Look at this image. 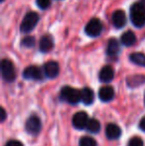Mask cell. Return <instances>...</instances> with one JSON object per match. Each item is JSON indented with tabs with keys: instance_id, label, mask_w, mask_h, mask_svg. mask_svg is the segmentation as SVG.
Returning <instances> with one entry per match:
<instances>
[{
	"instance_id": "obj_1",
	"label": "cell",
	"mask_w": 145,
	"mask_h": 146,
	"mask_svg": "<svg viewBox=\"0 0 145 146\" xmlns=\"http://www.w3.org/2000/svg\"><path fill=\"white\" fill-rule=\"evenodd\" d=\"M129 17L135 27H143L145 25V4L142 2H135L132 4Z\"/></svg>"
},
{
	"instance_id": "obj_2",
	"label": "cell",
	"mask_w": 145,
	"mask_h": 146,
	"mask_svg": "<svg viewBox=\"0 0 145 146\" xmlns=\"http://www.w3.org/2000/svg\"><path fill=\"white\" fill-rule=\"evenodd\" d=\"M60 96L63 100H65L68 104H77L81 102V90L66 86L61 90Z\"/></svg>"
},
{
	"instance_id": "obj_3",
	"label": "cell",
	"mask_w": 145,
	"mask_h": 146,
	"mask_svg": "<svg viewBox=\"0 0 145 146\" xmlns=\"http://www.w3.org/2000/svg\"><path fill=\"white\" fill-rule=\"evenodd\" d=\"M39 21V15L36 12H28L23 18L20 25V31L22 33H29L36 27Z\"/></svg>"
},
{
	"instance_id": "obj_4",
	"label": "cell",
	"mask_w": 145,
	"mask_h": 146,
	"mask_svg": "<svg viewBox=\"0 0 145 146\" xmlns=\"http://www.w3.org/2000/svg\"><path fill=\"white\" fill-rule=\"evenodd\" d=\"M1 74L2 78L7 83H12L16 79V72L14 65L10 60L3 59L1 62Z\"/></svg>"
},
{
	"instance_id": "obj_5",
	"label": "cell",
	"mask_w": 145,
	"mask_h": 146,
	"mask_svg": "<svg viewBox=\"0 0 145 146\" xmlns=\"http://www.w3.org/2000/svg\"><path fill=\"white\" fill-rule=\"evenodd\" d=\"M103 24L99 18H91L85 27V34L93 38L99 36L103 32Z\"/></svg>"
},
{
	"instance_id": "obj_6",
	"label": "cell",
	"mask_w": 145,
	"mask_h": 146,
	"mask_svg": "<svg viewBox=\"0 0 145 146\" xmlns=\"http://www.w3.org/2000/svg\"><path fill=\"white\" fill-rule=\"evenodd\" d=\"M42 128V122L41 119L37 115H31L27 119L25 123V129L29 134L37 135L41 131Z\"/></svg>"
},
{
	"instance_id": "obj_7",
	"label": "cell",
	"mask_w": 145,
	"mask_h": 146,
	"mask_svg": "<svg viewBox=\"0 0 145 146\" xmlns=\"http://www.w3.org/2000/svg\"><path fill=\"white\" fill-rule=\"evenodd\" d=\"M89 116L87 113L85 111H79L73 116L72 122L75 128L77 129H85L87 128V123H89Z\"/></svg>"
},
{
	"instance_id": "obj_8",
	"label": "cell",
	"mask_w": 145,
	"mask_h": 146,
	"mask_svg": "<svg viewBox=\"0 0 145 146\" xmlns=\"http://www.w3.org/2000/svg\"><path fill=\"white\" fill-rule=\"evenodd\" d=\"M23 78L26 80H33V81H40L43 79L42 72L37 66H29L23 72Z\"/></svg>"
},
{
	"instance_id": "obj_9",
	"label": "cell",
	"mask_w": 145,
	"mask_h": 146,
	"mask_svg": "<svg viewBox=\"0 0 145 146\" xmlns=\"http://www.w3.org/2000/svg\"><path fill=\"white\" fill-rule=\"evenodd\" d=\"M59 72H60V67L57 62L49 61L44 65V74L49 79H54L58 77Z\"/></svg>"
},
{
	"instance_id": "obj_10",
	"label": "cell",
	"mask_w": 145,
	"mask_h": 146,
	"mask_svg": "<svg viewBox=\"0 0 145 146\" xmlns=\"http://www.w3.org/2000/svg\"><path fill=\"white\" fill-rule=\"evenodd\" d=\"M111 21L112 24L115 28L120 29V28L124 27L126 24V15L125 12L123 10H115L112 13L111 16Z\"/></svg>"
},
{
	"instance_id": "obj_11",
	"label": "cell",
	"mask_w": 145,
	"mask_h": 146,
	"mask_svg": "<svg viewBox=\"0 0 145 146\" xmlns=\"http://www.w3.org/2000/svg\"><path fill=\"white\" fill-rule=\"evenodd\" d=\"M53 47H54V40H53L52 36L48 34L42 36L40 42H39V50L42 53H47L50 52Z\"/></svg>"
},
{
	"instance_id": "obj_12",
	"label": "cell",
	"mask_w": 145,
	"mask_h": 146,
	"mask_svg": "<svg viewBox=\"0 0 145 146\" xmlns=\"http://www.w3.org/2000/svg\"><path fill=\"white\" fill-rule=\"evenodd\" d=\"M99 81L103 83H109L114 78V70L111 66H105L101 68V72L99 74Z\"/></svg>"
},
{
	"instance_id": "obj_13",
	"label": "cell",
	"mask_w": 145,
	"mask_h": 146,
	"mask_svg": "<svg viewBox=\"0 0 145 146\" xmlns=\"http://www.w3.org/2000/svg\"><path fill=\"white\" fill-rule=\"evenodd\" d=\"M99 98H101V102H109L110 100H112L114 98L113 88L109 87V86H105V87L101 88L99 90Z\"/></svg>"
},
{
	"instance_id": "obj_14",
	"label": "cell",
	"mask_w": 145,
	"mask_h": 146,
	"mask_svg": "<svg viewBox=\"0 0 145 146\" xmlns=\"http://www.w3.org/2000/svg\"><path fill=\"white\" fill-rule=\"evenodd\" d=\"M105 135L109 139H117L121 135V129L115 123H109L105 128Z\"/></svg>"
},
{
	"instance_id": "obj_15",
	"label": "cell",
	"mask_w": 145,
	"mask_h": 146,
	"mask_svg": "<svg viewBox=\"0 0 145 146\" xmlns=\"http://www.w3.org/2000/svg\"><path fill=\"white\" fill-rule=\"evenodd\" d=\"M95 100V94L89 88H83L81 90V102L85 106H91Z\"/></svg>"
},
{
	"instance_id": "obj_16",
	"label": "cell",
	"mask_w": 145,
	"mask_h": 146,
	"mask_svg": "<svg viewBox=\"0 0 145 146\" xmlns=\"http://www.w3.org/2000/svg\"><path fill=\"white\" fill-rule=\"evenodd\" d=\"M120 51V46L119 42L116 39L111 38L107 42V53L109 56H116Z\"/></svg>"
},
{
	"instance_id": "obj_17",
	"label": "cell",
	"mask_w": 145,
	"mask_h": 146,
	"mask_svg": "<svg viewBox=\"0 0 145 146\" xmlns=\"http://www.w3.org/2000/svg\"><path fill=\"white\" fill-rule=\"evenodd\" d=\"M121 43L126 47H131L132 45H134L136 43V36L132 31H126L121 35L120 38Z\"/></svg>"
},
{
	"instance_id": "obj_18",
	"label": "cell",
	"mask_w": 145,
	"mask_h": 146,
	"mask_svg": "<svg viewBox=\"0 0 145 146\" xmlns=\"http://www.w3.org/2000/svg\"><path fill=\"white\" fill-rule=\"evenodd\" d=\"M129 60L135 65L145 67V54H143V53H132L129 56Z\"/></svg>"
},
{
	"instance_id": "obj_19",
	"label": "cell",
	"mask_w": 145,
	"mask_h": 146,
	"mask_svg": "<svg viewBox=\"0 0 145 146\" xmlns=\"http://www.w3.org/2000/svg\"><path fill=\"white\" fill-rule=\"evenodd\" d=\"M145 83V77L143 76H133V77H130L127 79V84L130 88L138 87L141 84Z\"/></svg>"
},
{
	"instance_id": "obj_20",
	"label": "cell",
	"mask_w": 145,
	"mask_h": 146,
	"mask_svg": "<svg viewBox=\"0 0 145 146\" xmlns=\"http://www.w3.org/2000/svg\"><path fill=\"white\" fill-rule=\"evenodd\" d=\"M87 129L91 133H97L101 130V123L97 119L91 118L89 120V123H87Z\"/></svg>"
},
{
	"instance_id": "obj_21",
	"label": "cell",
	"mask_w": 145,
	"mask_h": 146,
	"mask_svg": "<svg viewBox=\"0 0 145 146\" xmlns=\"http://www.w3.org/2000/svg\"><path fill=\"white\" fill-rule=\"evenodd\" d=\"M79 146H97V143L93 137L83 136L79 139Z\"/></svg>"
},
{
	"instance_id": "obj_22",
	"label": "cell",
	"mask_w": 145,
	"mask_h": 146,
	"mask_svg": "<svg viewBox=\"0 0 145 146\" xmlns=\"http://www.w3.org/2000/svg\"><path fill=\"white\" fill-rule=\"evenodd\" d=\"M21 45L23 47H26V48H31L35 45V38L34 37H25L23 40L21 41Z\"/></svg>"
},
{
	"instance_id": "obj_23",
	"label": "cell",
	"mask_w": 145,
	"mask_h": 146,
	"mask_svg": "<svg viewBox=\"0 0 145 146\" xmlns=\"http://www.w3.org/2000/svg\"><path fill=\"white\" fill-rule=\"evenodd\" d=\"M127 146H143V141L139 136H133L129 139Z\"/></svg>"
},
{
	"instance_id": "obj_24",
	"label": "cell",
	"mask_w": 145,
	"mask_h": 146,
	"mask_svg": "<svg viewBox=\"0 0 145 146\" xmlns=\"http://www.w3.org/2000/svg\"><path fill=\"white\" fill-rule=\"evenodd\" d=\"M36 4L40 9H47L51 5V0H36Z\"/></svg>"
},
{
	"instance_id": "obj_25",
	"label": "cell",
	"mask_w": 145,
	"mask_h": 146,
	"mask_svg": "<svg viewBox=\"0 0 145 146\" xmlns=\"http://www.w3.org/2000/svg\"><path fill=\"white\" fill-rule=\"evenodd\" d=\"M5 146H24V145L22 144V142H20L18 140H10L6 143Z\"/></svg>"
},
{
	"instance_id": "obj_26",
	"label": "cell",
	"mask_w": 145,
	"mask_h": 146,
	"mask_svg": "<svg viewBox=\"0 0 145 146\" xmlns=\"http://www.w3.org/2000/svg\"><path fill=\"white\" fill-rule=\"evenodd\" d=\"M139 128L141 129L142 131H144V132H145V116L142 117V118L140 119V121H139Z\"/></svg>"
},
{
	"instance_id": "obj_27",
	"label": "cell",
	"mask_w": 145,
	"mask_h": 146,
	"mask_svg": "<svg viewBox=\"0 0 145 146\" xmlns=\"http://www.w3.org/2000/svg\"><path fill=\"white\" fill-rule=\"evenodd\" d=\"M5 118H6V111L3 108H1V118H0V120L3 122V121L5 120Z\"/></svg>"
},
{
	"instance_id": "obj_28",
	"label": "cell",
	"mask_w": 145,
	"mask_h": 146,
	"mask_svg": "<svg viewBox=\"0 0 145 146\" xmlns=\"http://www.w3.org/2000/svg\"><path fill=\"white\" fill-rule=\"evenodd\" d=\"M142 3H144V4H145V0H142Z\"/></svg>"
},
{
	"instance_id": "obj_29",
	"label": "cell",
	"mask_w": 145,
	"mask_h": 146,
	"mask_svg": "<svg viewBox=\"0 0 145 146\" xmlns=\"http://www.w3.org/2000/svg\"><path fill=\"white\" fill-rule=\"evenodd\" d=\"M144 104H145V94H144Z\"/></svg>"
},
{
	"instance_id": "obj_30",
	"label": "cell",
	"mask_w": 145,
	"mask_h": 146,
	"mask_svg": "<svg viewBox=\"0 0 145 146\" xmlns=\"http://www.w3.org/2000/svg\"><path fill=\"white\" fill-rule=\"evenodd\" d=\"M1 1H3V0H1Z\"/></svg>"
}]
</instances>
